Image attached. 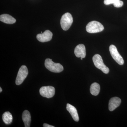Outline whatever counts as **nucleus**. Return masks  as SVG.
<instances>
[{"instance_id":"f8f14e48","label":"nucleus","mask_w":127,"mask_h":127,"mask_svg":"<svg viewBox=\"0 0 127 127\" xmlns=\"http://www.w3.org/2000/svg\"><path fill=\"white\" fill-rule=\"evenodd\" d=\"M0 20L2 22L8 24L15 23L16 20L12 16L7 14H2L0 16Z\"/></svg>"},{"instance_id":"4468645a","label":"nucleus","mask_w":127,"mask_h":127,"mask_svg":"<svg viewBox=\"0 0 127 127\" xmlns=\"http://www.w3.org/2000/svg\"><path fill=\"white\" fill-rule=\"evenodd\" d=\"M100 86L97 83H94L91 85L90 88V92L92 95L97 96L100 92Z\"/></svg>"},{"instance_id":"0eeeda50","label":"nucleus","mask_w":127,"mask_h":127,"mask_svg":"<svg viewBox=\"0 0 127 127\" xmlns=\"http://www.w3.org/2000/svg\"><path fill=\"white\" fill-rule=\"evenodd\" d=\"M40 93L44 97L50 98L55 95V89L54 87L51 86L42 87L40 89Z\"/></svg>"},{"instance_id":"1a4fd4ad","label":"nucleus","mask_w":127,"mask_h":127,"mask_svg":"<svg viewBox=\"0 0 127 127\" xmlns=\"http://www.w3.org/2000/svg\"><path fill=\"white\" fill-rule=\"evenodd\" d=\"M74 53L76 57L83 58L86 57V50L83 44H79L75 48Z\"/></svg>"},{"instance_id":"6e6552de","label":"nucleus","mask_w":127,"mask_h":127,"mask_svg":"<svg viewBox=\"0 0 127 127\" xmlns=\"http://www.w3.org/2000/svg\"><path fill=\"white\" fill-rule=\"evenodd\" d=\"M53 34L49 30H47L43 33L37 34L36 36L37 39L42 42L49 41L52 38Z\"/></svg>"},{"instance_id":"f3484780","label":"nucleus","mask_w":127,"mask_h":127,"mask_svg":"<svg viewBox=\"0 0 127 127\" xmlns=\"http://www.w3.org/2000/svg\"><path fill=\"white\" fill-rule=\"evenodd\" d=\"M104 3L105 5H109L113 4L112 0H104Z\"/></svg>"},{"instance_id":"f257e3e1","label":"nucleus","mask_w":127,"mask_h":127,"mask_svg":"<svg viewBox=\"0 0 127 127\" xmlns=\"http://www.w3.org/2000/svg\"><path fill=\"white\" fill-rule=\"evenodd\" d=\"M45 65L46 68L50 71L55 73L61 72L63 70L64 67L61 64L55 63L52 59L48 58L45 61Z\"/></svg>"},{"instance_id":"7ed1b4c3","label":"nucleus","mask_w":127,"mask_h":127,"mask_svg":"<svg viewBox=\"0 0 127 127\" xmlns=\"http://www.w3.org/2000/svg\"><path fill=\"white\" fill-rule=\"evenodd\" d=\"M86 30L90 33L100 32L104 30V28L101 23L96 21H92L87 25Z\"/></svg>"},{"instance_id":"20e7f679","label":"nucleus","mask_w":127,"mask_h":127,"mask_svg":"<svg viewBox=\"0 0 127 127\" xmlns=\"http://www.w3.org/2000/svg\"><path fill=\"white\" fill-rule=\"evenodd\" d=\"M73 21L71 15L67 12L62 16L61 20V25L62 28L64 31L68 30L70 27Z\"/></svg>"},{"instance_id":"2eb2a0df","label":"nucleus","mask_w":127,"mask_h":127,"mask_svg":"<svg viewBox=\"0 0 127 127\" xmlns=\"http://www.w3.org/2000/svg\"><path fill=\"white\" fill-rule=\"evenodd\" d=\"M2 119L4 122L5 124L8 125L12 122L13 117L10 113L9 112H6L2 115Z\"/></svg>"},{"instance_id":"9b49d317","label":"nucleus","mask_w":127,"mask_h":127,"mask_svg":"<svg viewBox=\"0 0 127 127\" xmlns=\"http://www.w3.org/2000/svg\"><path fill=\"white\" fill-rule=\"evenodd\" d=\"M66 109L70 114L73 120H75V122H78L79 120V116L78 114L77 110L76 108L72 105L67 103L66 105Z\"/></svg>"},{"instance_id":"f03ea898","label":"nucleus","mask_w":127,"mask_h":127,"mask_svg":"<svg viewBox=\"0 0 127 127\" xmlns=\"http://www.w3.org/2000/svg\"><path fill=\"white\" fill-rule=\"evenodd\" d=\"M94 64L96 67L102 71L105 74H107L109 72V69L106 65H104L101 56L98 54H96L93 58Z\"/></svg>"},{"instance_id":"9d476101","label":"nucleus","mask_w":127,"mask_h":127,"mask_svg":"<svg viewBox=\"0 0 127 127\" xmlns=\"http://www.w3.org/2000/svg\"><path fill=\"white\" fill-rule=\"evenodd\" d=\"M121 103V100L118 97L112 98L109 102L108 108L109 111H112L115 110L117 108L120 106Z\"/></svg>"},{"instance_id":"dca6fc26","label":"nucleus","mask_w":127,"mask_h":127,"mask_svg":"<svg viewBox=\"0 0 127 127\" xmlns=\"http://www.w3.org/2000/svg\"><path fill=\"white\" fill-rule=\"evenodd\" d=\"M113 4L114 7H122L124 4L123 2L120 0H112Z\"/></svg>"},{"instance_id":"ddd939ff","label":"nucleus","mask_w":127,"mask_h":127,"mask_svg":"<svg viewBox=\"0 0 127 127\" xmlns=\"http://www.w3.org/2000/svg\"><path fill=\"white\" fill-rule=\"evenodd\" d=\"M22 120L25 127H30L31 123V116L30 112L27 110H25L23 112L22 116Z\"/></svg>"},{"instance_id":"a211bd4d","label":"nucleus","mask_w":127,"mask_h":127,"mask_svg":"<svg viewBox=\"0 0 127 127\" xmlns=\"http://www.w3.org/2000/svg\"><path fill=\"white\" fill-rule=\"evenodd\" d=\"M43 127H54V126H52L47 124H43Z\"/></svg>"},{"instance_id":"aec40b11","label":"nucleus","mask_w":127,"mask_h":127,"mask_svg":"<svg viewBox=\"0 0 127 127\" xmlns=\"http://www.w3.org/2000/svg\"><path fill=\"white\" fill-rule=\"evenodd\" d=\"M81 60H82V59H83V58H81Z\"/></svg>"},{"instance_id":"423d86ee","label":"nucleus","mask_w":127,"mask_h":127,"mask_svg":"<svg viewBox=\"0 0 127 127\" xmlns=\"http://www.w3.org/2000/svg\"><path fill=\"white\" fill-rule=\"evenodd\" d=\"M109 50L111 56L116 62L119 65H123L124 61L118 52L116 47L113 45H111L109 47Z\"/></svg>"},{"instance_id":"39448f33","label":"nucleus","mask_w":127,"mask_h":127,"mask_svg":"<svg viewBox=\"0 0 127 127\" xmlns=\"http://www.w3.org/2000/svg\"><path fill=\"white\" fill-rule=\"evenodd\" d=\"M28 71L27 67L25 65H22L20 68L17 74L16 80V84L20 85L24 81L27 76Z\"/></svg>"},{"instance_id":"6ab92c4d","label":"nucleus","mask_w":127,"mask_h":127,"mask_svg":"<svg viewBox=\"0 0 127 127\" xmlns=\"http://www.w3.org/2000/svg\"><path fill=\"white\" fill-rule=\"evenodd\" d=\"M2 91V88H1V87L0 88V92H1Z\"/></svg>"}]
</instances>
